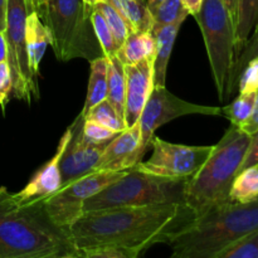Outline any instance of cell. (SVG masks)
I'll return each mask as SVG.
<instances>
[{"label":"cell","mask_w":258,"mask_h":258,"mask_svg":"<svg viewBox=\"0 0 258 258\" xmlns=\"http://www.w3.org/2000/svg\"><path fill=\"white\" fill-rule=\"evenodd\" d=\"M146 2H148L149 9H150L151 12H153V10L155 9V8H158L159 5H160L161 3L164 2V0H146Z\"/></svg>","instance_id":"41"},{"label":"cell","mask_w":258,"mask_h":258,"mask_svg":"<svg viewBox=\"0 0 258 258\" xmlns=\"http://www.w3.org/2000/svg\"><path fill=\"white\" fill-rule=\"evenodd\" d=\"M258 229V199L229 203L198 218L170 243L168 258H216L237 241Z\"/></svg>","instance_id":"3"},{"label":"cell","mask_w":258,"mask_h":258,"mask_svg":"<svg viewBox=\"0 0 258 258\" xmlns=\"http://www.w3.org/2000/svg\"><path fill=\"white\" fill-rule=\"evenodd\" d=\"M256 57H258V32L253 33L251 35L247 44L244 45L243 50H242L241 54L238 55V58L234 62L233 73H232V88H233V92L237 90V83H238L239 75H241L244 66Z\"/></svg>","instance_id":"31"},{"label":"cell","mask_w":258,"mask_h":258,"mask_svg":"<svg viewBox=\"0 0 258 258\" xmlns=\"http://www.w3.org/2000/svg\"><path fill=\"white\" fill-rule=\"evenodd\" d=\"M241 130H243L244 133L249 134V135H252L254 131L258 130V91L256 93V103H254V108H253V112H252V116L249 117V120L244 123L243 127H242Z\"/></svg>","instance_id":"36"},{"label":"cell","mask_w":258,"mask_h":258,"mask_svg":"<svg viewBox=\"0 0 258 258\" xmlns=\"http://www.w3.org/2000/svg\"><path fill=\"white\" fill-rule=\"evenodd\" d=\"M186 115L223 116V113H222V107L188 102L169 92L166 87L154 86L150 97L139 120L141 135L140 148H139L140 158L143 159L146 154L158 128L175 118Z\"/></svg>","instance_id":"11"},{"label":"cell","mask_w":258,"mask_h":258,"mask_svg":"<svg viewBox=\"0 0 258 258\" xmlns=\"http://www.w3.org/2000/svg\"><path fill=\"white\" fill-rule=\"evenodd\" d=\"M223 4L226 5L227 10H228L229 15H231L232 20L234 23V28H236V20H237V13H238V3L239 0H222Z\"/></svg>","instance_id":"37"},{"label":"cell","mask_w":258,"mask_h":258,"mask_svg":"<svg viewBox=\"0 0 258 258\" xmlns=\"http://www.w3.org/2000/svg\"><path fill=\"white\" fill-rule=\"evenodd\" d=\"M252 165H258V130L251 135V144H249L247 155L241 166V170Z\"/></svg>","instance_id":"35"},{"label":"cell","mask_w":258,"mask_h":258,"mask_svg":"<svg viewBox=\"0 0 258 258\" xmlns=\"http://www.w3.org/2000/svg\"><path fill=\"white\" fill-rule=\"evenodd\" d=\"M32 9L28 0H7V19H5V40L13 81V96L17 100L25 101L39 98L37 76L29 64L27 48V18Z\"/></svg>","instance_id":"8"},{"label":"cell","mask_w":258,"mask_h":258,"mask_svg":"<svg viewBox=\"0 0 258 258\" xmlns=\"http://www.w3.org/2000/svg\"><path fill=\"white\" fill-rule=\"evenodd\" d=\"M155 54L156 43L153 33L130 32L115 55L123 66H130L144 59H155Z\"/></svg>","instance_id":"17"},{"label":"cell","mask_w":258,"mask_h":258,"mask_svg":"<svg viewBox=\"0 0 258 258\" xmlns=\"http://www.w3.org/2000/svg\"><path fill=\"white\" fill-rule=\"evenodd\" d=\"M216 258H258V229L229 246Z\"/></svg>","instance_id":"29"},{"label":"cell","mask_w":258,"mask_h":258,"mask_svg":"<svg viewBox=\"0 0 258 258\" xmlns=\"http://www.w3.org/2000/svg\"><path fill=\"white\" fill-rule=\"evenodd\" d=\"M8 57L7 40H5L4 32H0V62H5Z\"/></svg>","instance_id":"39"},{"label":"cell","mask_w":258,"mask_h":258,"mask_svg":"<svg viewBox=\"0 0 258 258\" xmlns=\"http://www.w3.org/2000/svg\"><path fill=\"white\" fill-rule=\"evenodd\" d=\"M82 134L83 138L92 144H107L117 135V133L115 131L91 120L83 121Z\"/></svg>","instance_id":"32"},{"label":"cell","mask_w":258,"mask_h":258,"mask_svg":"<svg viewBox=\"0 0 258 258\" xmlns=\"http://www.w3.org/2000/svg\"><path fill=\"white\" fill-rule=\"evenodd\" d=\"M181 24L183 23L154 25L151 29L156 43V54L155 60H154V86L165 87L169 60H170L174 43H175Z\"/></svg>","instance_id":"16"},{"label":"cell","mask_w":258,"mask_h":258,"mask_svg":"<svg viewBox=\"0 0 258 258\" xmlns=\"http://www.w3.org/2000/svg\"><path fill=\"white\" fill-rule=\"evenodd\" d=\"M154 25H166L173 23H183L189 15L183 0H164L153 10Z\"/></svg>","instance_id":"26"},{"label":"cell","mask_w":258,"mask_h":258,"mask_svg":"<svg viewBox=\"0 0 258 258\" xmlns=\"http://www.w3.org/2000/svg\"><path fill=\"white\" fill-rule=\"evenodd\" d=\"M91 73L90 81H88L87 95H86L85 105L81 115H85L90 108L97 103L102 102L103 100L107 98V71H108V62L107 57L97 58L90 62Z\"/></svg>","instance_id":"20"},{"label":"cell","mask_w":258,"mask_h":258,"mask_svg":"<svg viewBox=\"0 0 258 258\" xmlns=\"http://www.w3.org/2000/svg\"><path fill=\"white\" fill-rule=\"evenodd\" d=\"M189 179L163 178L133 168L122 178L88 199L83 204L82 213L115 208L184 204Z\"/></svg>","instance_id":"6"},{"label":"cell","mask_w":258,"mask_h":258,"mask_svg":"<svg viewBox=\"0 0 258 258\" xmlns=\"http://www.w3.org/2000/svg\"><path fill=\"white\" fill-rule=\"evenodd\" d=\"M91 22H92L95 34L97 37L98 42H100L101 48H102L106 57L116 54L118 50L117 43H116L112 32H111L110 27L106 23L103 15L95 7H92V10H91Z\"/></svg>","instance_id":"28"},{"label":"cell","mask_w":258,"mask_h":258,"mask_svg":"<svg viewBox=\"0 0 258 258\" xmlns=\"http://www.w3.org/2000/svg\"><path fill=\"white\" fill-rule=\"evenodd\" d=\"M91 10L85 0H48L38 10L58 60L83 58L91 62L105 55L93 30Z\"/></svg>","instance_id":"5"},{"label":"cell","mask_w":258,"mask_h":258,"mask_svg":"<svg viewBox=\"0 0 258 258\" xmlns=\"http://www.w3.org/2000/svg\"><path fill=\"white\" fill-rule=\"evenodd\" d=\"M107 100L113 106L117 115L123 120L126 92L125 66L115 54L107 55Z\"/></svg>","instance_id":"21"},{"label":"cell","mask_w":258,"mask_h":258,"mask_svg":"<svg viewBox=\"0 0 258 258\" xmlns=\"http://www.w3.org/2000/svg\"><path fill=\"white\" fill-rule=\"evenodd\" d=\"M203 0H183V4L185 9L189 12V15H196L202 7Z\"/></svg>","instance_id":"38"},{"label":"cell","mask_w":258,"mask_h":258,"mask_svg":"<svg viewBox=\"0 0 258 258\" xmlns=\"http://www.w3.org/2000/svg\"><path fill=\"white\" fill-rule=\"evenodd\" d=\"M48 44H50L49 30L38 12H30L27 18V48L30 68L35 76L39 75V66Z\"/></svg>","instance_id":"18"},{"label":"cell","mask_w":258,"mask_h":258,"mask_svg":"<svg viewBox=\"0 0 258 258\" xmlns=\"http://www.w3.org/2000/svg\"><path fill=\"white\" fill-rule=\"evenodd\" d=\"M72 138V127L68 126L66 133L58 143L57 151L49 161L44 164L33 175L29 183L14 197L22 203L35 201H44L62 188V174H60V160Z\"/></svg>","instance_id":"14"},{"label":"cell","mask_w":258,"mask_h":258,"mask_svg":"<svg viewBox=\"0 0 258 258\" xmlns=\"http://www.w3.org/2000/svg\"><path fill=\"white\" fill-rule=\"evenodd\" d=\"M95 8L97 10H100L101 14L105 18L106 23L110 27L111 32H112L113 38H115L116 43H117L118 48L122 45V43L125 42L126 37L128 35V33L131 32V29L128 28L127 23L125 22V19L122 18V15L112 7L108 2H102L100 4L95 5Z\"/></svg>","instance_id":"27"},{"label":"cell","mask_w":258,"mask_h":258,"mask_svg":"<svg viewBox=\"0 0 258 258\" xmlns=\"http://www.w3.org/2000/svg\"><path fill=\"white\" fill-rule=\"evenodd\" d=\"M105 2V0H85V3L87 5H90V7H95V5L100 4V3Z\"/></svg>","instance_id":"43"},{"label":"cell","mask_w":258,"mask_h":258,"mask_svg":"<svg viewBox=\"0 0 258 258\" xmlns=\"http://www.w3.org/2000/svg\"><path fill=\"white\" fill-rule=\"evenodd\" d=\"M258 199V165L239 171L232 183L229 201L233 203H251Z\"/></svg>","instance_id":"23"},{"label":"cell","mask_w":258,"mask_h":258,"mask_svg":"<svg viewBox=\"0 0 258 258\" xmlns=\"http://www.w3.org/2000/svg\"><path fill=\"white\" fill-rule=\"evenodd\" d=\"M85 120L95 121V122L100 123V125L105 126V127L110 128V130L115 131V133L120 134L123 130H126V125L123 122L122 118L117 115L113 106L108 102V100H103L102 102L97 103L93 106L92 108L87 111L83 115Z\"/></svg>","instance_id":"25"},{"label":"cell","mask_w":258,"mask_h":258,"mask_svg":"<svg viewBox=\"0 0 258 258\" xmlns=\"http://www.w3.org/2000/svg\"><path fill=\"white\" fill-rule=\"evenodd\" d=\"M13 91L12 73L8 62H0V107L3 112L5 111L8 102H9V95Z\"/></svg>","instance_id":"34"},{"label":"cell","mask_w":258,"mask_h":258,"mask_svg":"<svg viewBox=\"0 0 258 258\" xmlns=\"http://www.w3.org/2000/svg\"><path fill=\"white\" fill-rule=\"evenodd\" d=\"M59 258H80L78 256H76V254H67V256H62Z\"/></svg>","instance_id":"44"},{"label":"cell","mask_w":258,"mask_h":258,"mask_svg":"<svg viewBox=\"0 0 258 258\" xmlns=\"http://www.w3.org/2000/svg\"><path fill=\"white\" fill-rule=\"evenodd\" d=\"M143 252L138 248L126 247H98L78 253L80 258H139Z\"/></svg>","instance_id":"30"},{"label":"cell","mask_w":258,"mask_h":258,"mask_svg":"<svg viewBox=\"0 0 258 258\" xmlns=\"http://www.w3.org/2000/svg\"><path fill=\"white\" fill-rule=\"evenodd\" d=\"M237 90L239 93L257 92L258 91V57L249 60L239 75Z\"/></svg>","instance_id":"33"},{"label":"cell","mask_w":258,"mask_h":258,"mask_svg":"<svg viewBox=\"0 0 258 258\" xmlns=\"http://www.w3.org/2000/svg\"><path fill=\"white\" fill-rule=\"evenodd\" d=\"M256 32H258V23H257V25H256V29H254V32H253V33H256Z\"/></svg>","instance_id":"46"},{"label":"cell","mask_w":258,"mask_h":258,"mask_svg":"<svg viewBox=\"0 0 258 258\" xmlns=\"http://www.w3.org/2000/svg\"><path fill=\"white\" fill-rule=\"evenodd\" d=\"M28 2H29L32 9L35 10V12H38L40 9V7H42V0H28Z\"/></svg>","instance_id":"42"},{"label":"cell","mask_w":258,"mask_h":258,"mask_svg":"<svg viewBox=\"0 0 258 258\" xmlns=\"http://www.w3.org/2000/svg\"><path fill=\"white\" fill-rule=\"evenodd\" d=\"M47 2H48V0H42V5H44Z\"/></svg>","instance_id":"45"},{"label":"cell","mask_w":258,"mask_h":258,"mask_svg":"<svg viewBox=\"0 0 258 258\" xmlns=\"http://www.w3.org/2000/svg\"><path fill=\"white\" fill-rule=\"evenodd\" d=\"M83 121L85 118L80 113L71 123L72 138L60 160L62 186L95 171L108 144H92L86 140L82 134Z\"/></svg>","instance_id":"12"},{"label":"cell","mask_w":258,"mask_h":258,"mask_svg":"<svg viewBox=\"0 0 258 258\" xmlns=\"http://www.w3.org/2000/svg\"><path fill=\"white\" fill-rule=\"evenodd\" d=\"M128 170H95L62 186L57 193L44 199L48 216L60 228L67 229L82 214L83 204L103 188L122 178Z\"/></svg>","instance_id":"9"},{"label":"cell","mask_w":258,"mask_h":258,"mask_svg":"<svg viewBox=\"0 0 258 258\" xmlns=\"http://www.w3.org/2000/svg\"><path fill=\"white\" fill-rule=\"evenodd\" d=\"M150 159L136 164L135 169L153 175L170 179L191 178L204 165L213 150L212 146H190L173 144L154 136Z\"/></svg>","instance_id":"10"},{"label":"cell","mask_w":258,"mask_h":258,"mask_svg":"<svg viewBox=\"0 0 258 258\" xmlns=\"http://www.w3.org/2000/svg\"><path fill=\"white\" fill-rule=\"evenodd\" d=\"M203 34L214 85L221 102L233 95L232 73L236 62V28L222 0H203L194 15Z\"/></svg>","instance_id":"7"},{"label":"cell","mask_w":258,"mask_h":258,"mask_svg":"<svg viewBox=\"0 0 258 258\" xmlns=\"http://www.w3.org/2000/svg\"><path fill=\"white\" fill-rule=\"evenodd\" d=\"M258 23V0H239L236 20V59L253 34Z\"/></svg>","instance_id":"22"},{"label":"cell","mask_w":258,"mask_h":258,"mask_svg":"<svg viewBox=\"0 0 258 258\" xmlns=\"http://www.w3.org/2000/svg\"><path fill=\"white\" fill-rule=\"evenodd\" d=\"M196 221V213L185 203L115 208L82 213L71 224L68 234L77 254L98 247L144 252L155 244H170Z\"/></svg>","instance_id":"1"},{"label":"cell","mask_w":258,"mask_h":258,"mask_svg":"<svg viewBox=\"0 0 258 258\" xmlns=\"http://www.w3.org/2000/svg\"><path fill=\"white\" fill-rule=\"evenodd\" d=\"M251 144V135L231 125L211 155L186 185L185 203L196 213L197 219L208 212L229 203V191L234 178L241 170Z\"/></svg>","instance_id":"4"},{"label":"cell","mask_w":258,"mask_h":258,"mask_svg":"<svg viewBox=\"0 0 258 258\" xmlns=\"http://www.w3.org/2000/svg\"><path fill=\"white\" fill-rule=\"evenodd\" d=\"M256 93H239L238 97L234 98L228 106L222 107V113L228 118L231 125L242 128L249 120L256 103Z\"/></svg>","instance_id":"24"},{"label":"cell","mask_w":258,"mask_h":258,"mask_svg":"<svg viewBox=\"0 0 258 258\" xmlns=\"http://www.w3.org/2000/svg\"><path fill=\"white\" fill-rule=\"evenodd\" d=\"M125 19L131 32H151L154 27L153 13L146 0H106Z\"/></svg>","instance_id":"19"},{"label":"cell","mask_w":258,"mask_h":258,"mask_svg":"<svg viewBox=\"0 0 258 258\" xmlns=\"http://www.w3.org/2000/svg\"><path fill=\"white\" fill-rule=\"evenodd\" d=\"M140 140L139 122L117 134L106 145L96 170L123 171L135 168L136 164L141 161L139 155Z\"/></svg>","instance_id":"15"},{"label":"cell","mask_w":258,"mask_h":258,"mask_svg":"<svg viewBox=\"0 0 258 258\" xmlns=\"http://www.w3.org/2000/svg\"><path fill=\"white\" fill-rule=\"evenodd\" d=\"M154 60L144 59L125 66L126 92L123 121L126 128L139 122L144 107L154 88Z\"/></svg>","instance_id":"13"},{"label":"cell","mask_w":258,"mask_h":258,"mask_svg":"<svg viewBox=\"0 0 258 258\" xmlns=\"http://www.w3.org/2000/svg\"><path fill=\"white\" fill-rule=\"evenodd\" d=\"M76 254L67 229L48 216L44 201L22 203L0 186V258H59Z\"/></svg>","instance_id":"2"},{"label":"cell","mask_w":258,"mask_h":258,"mask_svg":"<svg viewBox=\"0 0 258 258\" xmlns=\"http://www.w3.org/2000/svg\"><path fill=\"white\" fill-rule=\"evenodd\" d=\"M7 0H0V32L5 30V19H7Z\"/></svg>","instance_id":"40"}]
</instances>
